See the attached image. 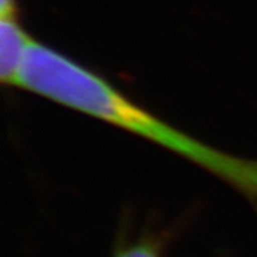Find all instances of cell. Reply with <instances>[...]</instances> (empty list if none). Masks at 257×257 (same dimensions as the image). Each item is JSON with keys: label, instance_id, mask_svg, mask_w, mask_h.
<instances>
[{"label": "cell", "instance_id": "cell-1", "mask_svg": "<svg viewBox=\"0 0 257 257\" xmlns=\"http://www.w3.org/2000/svg\"><path fill=\"white\" fill-rule=\"evenodd\" d=\"M15 86L147 139L257 196V162L230 156L190 138L128 100L103 77L36 40Z\"/></svg>", "mask_w": 257, "mask_h": 257}, {"label": "cell", "instance_id": "cell-2", "mask_svg": "<svg viewBox=\"0 0 257 257\" xmlns=\"http://www.w3.org/2000/svg\"><path fill=\"white\" fill-rule=\"evenodd\" d=\"M33 39L19 25L16 16L2 18L0 23V77L15 86Z\"/></svg>", "mask_w": 257, "mask_h": 257}, {"label": "cell", "instance_id": "cell-3", "mask_svg": "<svg viewBox=\"0 0 257 257\" xmlns=\"http://www.w3.org/2000/svg\"><path fill=\"white\" fill-rule=\"evenodd\" d=\"M114 257H160V250L156 243L150 240H143L121 247Z\"/></svg>", "mask_w": 257, "mask_h": 257}, {"label": "cell", "instance_id": "cell-4", "mask_svg": "<svg viewBox=\"0 0 257 257\" xmlns=\"http://www.w3.org/2000/svg\"><path fill=\"white\" fill-rule=\"evenodd\" d=\"M16 10L15 0H0V15L2 18H13Z\"/></svg>", "mask_w": 257, "mask_h": 257}]
</instances>
